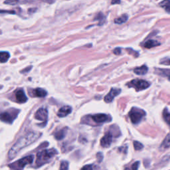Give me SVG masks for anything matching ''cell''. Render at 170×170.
Segmentation results:
<instances>
[{"label": "cell", "mask_w": 170, "mask_h": 170, "mask_svg": "<svg viewBox=\"0 0 170 170\" xmlns=\"http://www.w3.org/2000/svg\"><path fill=\"white\" fill-rule=\"evenodd\" d=\"M39 135L40 134H39L38 133L29 132L26 134L25 136L20 138L9 150L8 154L9 158L11 159H13L19 154V152L21 150H23L24 148L34 142L40 136Z\"/></svg>", "instance_id": "obj_1"}, {"label": "cell", "mask_w": 170, "mask_h": 170, "mask_svg": "<svg viewBox=\"0 0 170 170\" xmlns=\"http://www.w3.org/2000/svg\"><path fill=\"white\" fill-rule=\"evenodd\" d=\"M56 154H57V151L54 148L49 149V150H45L39 151L37 155V165L38 166H41L45 164V163L48 162Z\"/></svg>", "instance_id": "obj_2"}, {"label": "cell", "mask_w": 170, "mask_h": 170, "mask_svg": "<svg viewBox=\"0 0 170 170\" xmlns=\"http://www.w3.org/2000/svg\"><path fill=\"white\" fill-rule=\"evenodd\" d=\"M33 159H34L33 155H28L27 157H25L22 159H19V160L17 161L15 163L10 164L9 166L13 169L22 170L26 165L31 164V163L33 162Z\"/></svg>", "instance_id": "obj_3"}, {"label": "cell", "mask_w": 170, "mask_h": 170, "mask_svg": "<svg viewBox=\"0 0 170 170\" xmlns=\"http://www.w3.org/2000/svg\"><path fill=\"white\" fill-rule=\"evenodd\" d=\"M145 115H146V112L143 110L137 108H132L129 112L130 118L134 124H137L139 123Z\"/></svg>", "instance_id": "obj_4"}, {"label": "cell", "mask_w": 170, "mask_h": 170, "mask_svg": "<svg viewBox=\"0 0 170 170\" xmlns=\"http://www.w3.org/2000/svg\"><path fill=\"white\" fill-rule=\"evenodd\" d=\"M127 85H128L129 87H133L135 88L137 91H140L146 89L147 88L150 86V84L146 80L141 79H135L131 81Z\"/></svg>", "instance_id": "obj_5"}, {"label": "cell", "mask_w": 170, "mask_h": 170, "mask_svg": "<svg viewBox=\"0 0 170 170\" xmlns=\"http://www.w3.org/2000/svg\"><path fill=\"white\" fill-rule=\"evenodd\" d=\"M92 119H93L95 122L98 124L100 123H104L106 122L110 121V116L108 115H106L104 114H97L91 116Z\"/></svg>", "instance_id": "obj_6"}, {"label": "cell", "mask_w": 170, "mask_h": 170, "mask_svg": "<svg viewBox=\"0 0 170 170\" xmlns=\"http://www.w3.org/2000/svg\"><path fill=\"white\" fill-rule=\"evenodd\" d=\"M48 111L45 108H40L36 112L35 114V118L40 121H45L47 119Z\"/></svg>", "instance_id": "obj_7"}, {"label": "cell", "mask_w": 170, "mask_h": 170, "mask_svg": "<svg viewBox=\"0 0 170 170\" xmlns=\"http://www.w3.org/2000/svg\"><path fill=\"white\" fill-rule=\"evenodd\" d=\"M120 92H121V90L120 89H118V88H112L110 90V91L109 92V93L106 96L104 97V101L107 103H110L111 102L113 99L115 97H116L117 95H118Z\"/></svg>", "instance_id": "obj_8"}, {"label": "cell", "mask_w": 170, "mask_h": 170, "mask_svg": "<svg viewBox=\"0 0 170 170\" xmlns=\"http://www.w3.org/2000/svg\"><path fill=\"white\" fill-rule=\"evenodd\" d=\"M112 141V135L111 133L108 132L100 140V144L102 147L108 148L110 146Z\"/></svg>", "instance_id": "obj_9"}, {"label": "cell", "mask_w": 170, "mask_h": 170, "mask_svg": "<svg viewBox=\"0 0 170 170\" xmlns=\"http://www.w3.org/2000/svg\"><path fill=\"white\" fill-rule=\"evenodd\" d=\"M17 102L19 103H25L27 100V96L25 94L23 89H19L16 92L15 94Z\"/></svg>", "instance_id": "obj_10"}, {"label": "cell", "mask_w": 170, "mask_h": 170, "mask_svg": "<svg viewBox=\"0 0 170 170\" xmlns=\"http://www.w3.org/2000/svg\"><path fill=\"white\" fill-rule=\"evenodd\" d=\"M71 112L72 108L70 107V106H65L59 109L57 115L60 118H63V117H65L68 114H69L70 113H71Z\"/></svg>", "instance_id": "obj_11"}, {"label": "cell", "mask_w": 170, "mask_h": 170, "mask_svg": "<svg viewBox=\"0 0 170 170\" xmlns=\"http://www.w3.org/2000/svg\"><path fill=\"white\" fill-rule=\"evenodd\" d=\"M36 0H6L5 3L9 5H18V4H24V3H29L34 2Z\"/></svg>", "instance_id": "obj_12"}, {"label": "cell", "mask_w": 170, "mask_h": 170, "mask_svg": "<svg viewBox=\"0 0 170 170\" xmlns=\"http://www.w3.org/2000/svg\"><path fill=\"white\" fill-rule=\"evenodd\" d=\"M14 118H15V116H13L12 114L8 112H3L1 114V119L2 121L7 123H12Z\"/></svg>", "instance_id": "obj_13"}, {"label": "cell", "mask_w": 170, "mask_h": 170, "mask_svg": "<svg viewBox=\"0 0 170 170\" xmlns=\"http://www.w3.org/2000/svg\"><path fill=\"white\" fill-rule=\"evenodd\" d=\"M169 148H170V132L166 136L160 146V149L162 150H165Z\"/></svg>", "instance_id": "obj_14"}, {"label": "cell", "mask_w": 170, "mask_h": 170, "mask_svg": "<svg viewBox=\"0 0 170 170\" xmlns=\"http://www.w3.org/2000/svg\"><path fill=\"white\" fill-rule=\"evenodd\" d=\"M148 70V68L145 65L141 66L140 67H137L134 69V73H135L138 75H144V74H146Z\"/></svg>", "instance_id": "obj_15"}, {"label": "cell", "mask_w": 170, "mask_h": 170, "mask_svg": "<svg viewBox=\"0 0 170 170\" xmlns=\"http://www.w3.org/2000/svg\"><path fill=\"white\" fill-rule=\"evenodd\" d=\"M33 94L37 97H45L47 94V91L42 89V88H37L35 90H34Z\"/></svg>", "instance_id": "obj_16"}, {"label": "cell", "mask_w": 170, "mask_h": 170, "mask_svg": "<svg viewBox=\"0 0 170 170\" xmlns=\"http://www.w3.org/2000/svg\"><path fill=\"white\" fill-rule=\"evenodd\" d=\"M159 5L162 8H164L166 11V12L170 13V0H164L159 3Z\"/></svg>", "instance_id": "obj_17"}, {"label": "cell", "mask_w": 170, "mask_h": 170, "mask_svg": "<svg viewBox=\"0 0 170 170\" xmlns=\"http://www.w3.org/2000/svg\"><path fill=\"white\" fill-rule=\"evenodd\" d=\"M158 45H159V43L158 41L154 40H149L145 42L144 47L147 49H150L154 47H157Z\"/></svg>", "instance_id": "obj_18"}, {"label": "cell", "mask_w": 170, "mask_h": 170, "mask_svg": "<svg viewBox=\"0 0 170 170\" xmlns=\"http://www.w3.org/2000/svg\"><path fill=\"white\" fill-rule=\"evenodd\" d=\"M66 130L65 129L59 130V132H57L55 134V138L56 140H61L64 137H65V136L66 135Z\"/></svg>", "instance_id": "obj_19"}, {"label": "cell", "mask_w": 170, "mask_h": 170, "mask_svg": "<svg viewBox=\"0 0 170 170\" xmlns=\"http://www.w3.org/2000/svg\"><path fill=\"white\" fill-rule=\"evenodd\" d=\"M127 19H128V17H127L126 14H124V15H122L121 17H120L117 19H115L114 23L117 24H122L124 23H125L127 20Z\"/></svg>", "instance_id": "obj_20"}, {"label": "cell", "mask_w": 170, "mask_h": 170, "mask_svg": "<svg viewBox=\"0 0 170 170\" xmlns=\"http://www.w3.org/2000/svg\"><path fill=\"white\" fill-rule=\"evenodd\" d=\"M163 117H164V119L166 123L170 126V112L167 108H165L164 112H163Z\"/></svg>", "instance_id": "obj_21"}, {"label": "cell", "mask_w": 170, "mask_h": 170, "mask_svg": "<svg viewBox=\"0 0 170 170\" xmlns=\"http://www.w3.org/2000/svg\"><path fill=\"white\" fill-rule=\"evenodd\" d=\"M0 56H1V63H5L8 61V59H9L10 55L8 52L2 51V52H1Z\"/></svg>", "instance_id": "obj_22"}, {"label": "cell", "mask_w": 170, "mask_h": 170, "mask_svg": "<svg viewBox=\"0 0 170 170\" xmlns=\"http://www.w3.org/2000/svg\"><path fill=\"white\" fill-rule=\"evenodd\" d=\"M158 73L161 75L167 76L170 80V70L169 69H158Z\"/></svg>", "instance_id": "obj_23"}, {"label": "cell", "mask_w": 170, "mask_h": 170, "mask_svg": "<svg viewBox=\"0 0 170 170\" xmlns=\"http://www.w3.org/2000/svg\"><path fill=\"white\" fill-rule=\"evenodd\" d=\"M133 144H134V149H135L136 150H138V151L141 150V149H143V148H144L142 144H141L140 142H139V141H134Z\"/></svg>", "instance_id": "obj_24"}, {"label": "cell", "mask_w": 170, "mask_h": 170, "mask_svg": "<svg viewBox=\"0 0 170 170\" xmlns=\"http://www.w3.org/2000/svg\"><path fill=\"white\" fill-rule=\"evenodd\" d=\"M69 162L66 161H63L60 165V170H68Z\"/></svg>", "instance_id": "obj_25"}, {"label": "cell", "mask_w": 170, "mask_h": 170, "mask_svg": "<svg viewBox=\"0 0 170 170\" xmlns=\"http://www.w3.org/2000/svg\"><path fill=\"white\" fill-rule=\"evenodd\" d=\"M139 165H140V162H136L134 164H133L132 166V170H138V167H139Z\"/></svg>", "instance_id": "obj_26"}, {"label": "cell", "mask_w": 170, "mask_h": 170, "mask_svg": "<svg viewBox=\"0 0 170 170\" xmlns=\"http://www.w3.org/2000/svg\"><path fill=\"white\" fill-rule=\"evenodd\" d=\"M81 170H93V165H87L81 169Z\"/></svg>", "instance_id": "obj_27"}, {"label": "cell", "mask_w": 170, "mask_h": 170, "mask_svg": "<svg viewBox=\"0 0 170 170\" xmlns=\"http://www.w3.org/2000/svg\"><path fill=\"white\" fill-rule=\"evenodd\" d=\"M120 52H121V51H120V49H119V48H117V49H114V53L115 55H119Z\"/></svg>", "instance_id": "obj_28"}, {"label": "cell", "mask_w": 170, "mask_h": 170, "mask_svg": "<svg viewBox=\"0 0 170 170\" xmlns=\"http://www.w3.org/2000/svg\"><path fill=\"white\" fill-rule=\"evenodd\" d=\"M120 3V0H112V4H119Z\"/></svg>", "instance_id": "obj_29"}, {"label": "cell", "mask_w": 170, "mask_h": 170, "mask_svg": "<svg viewBox=\"0 0 170 170\" xmlns=\"http://www.w3.org/2000/svg\"><path fill=\"white\" fill-rule=\"evenodd\" d=\"M124 170H130V169H128V168H126Z\"/></svg>", "instance_id": "obj_30"}]
</instances>
